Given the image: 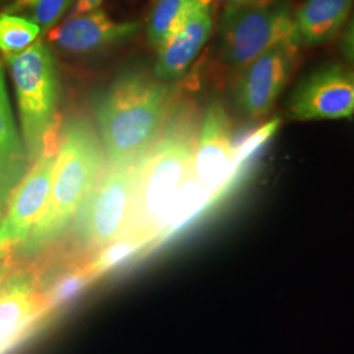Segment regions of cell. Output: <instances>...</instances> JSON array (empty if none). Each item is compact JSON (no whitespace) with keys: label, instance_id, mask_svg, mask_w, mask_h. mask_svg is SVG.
<instances>
[{"label":"cell","instance_id":"cell-1","mask_svg":"<svg viewBox=\"0 0 354 354\" xmlns=\"http://www.w3.org/2000/svg\"><path fill=\"white\" fill-rule=\"evenodd\" d=\"M176 97L174 82L145 70H127L114 79L95 106L106 163L140 160L163 131Z\"/></svg>","mask_w":354,"mask_h":354},{"label":"cell","instance_id":"cell-6","mask_svg":"<svg viewBox=\"0 0 354 354\" xmlns=\"http://www.w3.org/2000/svg\"><path fill=\"white\" fill-rule=\"evenodd\" d=\"M298 37L294 15L283 0L257 6H227L219 21V53L223 62L241 70L279 42Z\"/></svg>","mask_w":354,"mask_h":354},{"label":"cell","instance_id":"cell-5","mask_svg":"<svg viewBox=\"0 0 354 354\" xmlns=\"http://www.w3.org/2000/svg\"><path fill=\"white\" fill-rule=\"evenodd\" d=\"M12 75L21 137L32 165L44 150V140L57 121L58 77L50 50L38 38L26 50L6 58Z\"/></svg>","mask_w":354,"mask_h":354},{"label":"cell","instance_id":"cell-2","mask_svg":"<svg viewBox=\"0 0 354 354\" xmlns=\"http://www.w3.org/2000/svg\"><path fill=\"white\" fill-rule=\"evenodd\" d=\"M197 138L194 111L177 104L162 134L142 159L131 214L122 238L156 241L159 223L180 192L194 178Z\"/></svg>","mask_w":354,"mask_h":354},{"label":"cell","instance_id":"cell-23","mask_svg":"<svg viewBox=\"0 0 354 354\" xmlns=\"http://www.w3.org/2000/svg\"><path fill=\"white\" fill-rule=\"evenodd\" d=\"M4 3H11V1H13V0H3Z\"/></svg>","mask_w":354,"mask_h":354},{"label":"cell","instance_id":"cell-16","mask_svg":"<svg viewBox=\"0 0 354 354\" xmlns=\"http://www.w3.org/2000/svg\"><path fill=\"white\" fill-rule=\"evenodd\" d=\"M212 0H155L147 21V39L160 50L200 4Z\"/></svg>","mask_w":354,"mask_h":354},{"label":"cell","instance_id":"cell-18","mask_svg":"<svg viewBox=\"0 0 354 354\" xmlns=\"http://www.w3.org/2000/svg\"><path fill=\"white\" fill-rule=\"evenodd\" d=\"M42 33L41 28L21 16L0 13V51L10 58L26 50Z\"/></svg>","mask_w":354,"mask_h":354},{"label":"cell","instance_id":"cell-20","mask_svg":"<svg viewBox=\"0 0 354 354\" xmlns=\"http://www.w3.org/2000/svg\"><path fill=\"white\" fill-rule=\"evenodd\" d=\"M104 0H76L74 15L91 12L100 8Z\"/></svg>","mask_w":354,"mask_h":354},{"label":"cell","instance_id":"cell-25","mask_svg":"<svg viewBox=\"0 0 354 354\" xmlns=\"http://www.w3.org/2000/svg\"><path fill=\"white\" fill-rule=\"evenodd\" d=\"M0 71H1V67H0Z\"/></svg>","mask_w":354,"mask_h":354},{"label":"cell","instance_id":"cell-17","mask_svg":"<svg viewBox=\"0 0 354 354\" xmlns=\"http://www.w3.org/2000/svg\"><path fill=\"white\" fill-rule=\"evenodd\" d=\"M73 3L74 0H13L4 12L21 16L46 33L57 26Z\"/></svg>","mask_w":354,"mask_h":354},{"label":"cell","instance_id":"cell-21","mask_svg":"<svg viewBox=\"0 0 354 354\" xmlns=\"http://www.w3.org/2000/svg\"><path fill=\"white\" fill-rule=\"evenodd\" d=\"M227 3V6H257V4H266L272 0H223Z\"/></svg>","mask_w":354,"mask_h":354},{"label":"cell","instance_id":"cell-19","mask_svg":"<svg viewBox=\"0 0 354 354\" xmlns=\"http://www.w3.org/2000/svg\"><path fill=\"white\" fill-rule=\"evenodd\" d=\"M342 54L354 64V17L346 26L342 42Z\"/></svg>","mask_w":354,"mask_h":354},{"label":"cell","instance_id":"cell-22","mask_svg":"<svg viewBox=\"0 0 354 354\" xmlns=\"http://www.w3.org/2000/svg\"><path fill=\"white\" fill-rule=\"evenodd\" d=\"M6 279H7V276H6V270L0 269V288H1V285L4 283Z\"/></svg>","mask_w":354,"mask_h":354},{"label":"cell","instance_id":"cell-8","mask_svg":"<svg viewBox=\"0 0 354 354\" xmlns=\"http://www.w3.org/2000/svg\"><path fill=\"white\" fill-rule=\"evenodd\" d=\"M299 45L298 37L285 39L241 68L236 102L248 118L260 120L273 109L295 67Z\"/></svg>","mask_w":354,"mask_h":354},{"label":"cell","instance_id":"cell-24","mask_svg":"<svg viewBox=\"0 0 354 354\" xmlns=\"http://www.w3.org/2000/svg\"><path fill=\"white\" fill-rule=\"evenodd\" d=\"M0 222H1V213H0ZM1 254V253H0Z\"/></svg>","mask_w":354,"mask_h":354},{"label":"cell","instance_id":"cell-4","mask_svg":"<svg viewBox=\"0 0 354 354\" xmlns=\"http://www.w3.org/2000/svg\"><path fill=\"white\" fill-rule=\"evenodd\" d=\"M142 159L131 163H106L71 223L79 252L97 253L124 236Z\"/></svg>","mask_w":354,"mask_h":354},{"label":"cell","instance_id":"cell-10","mask_svg":"<svg viewBox=\"0 0 354 354\" xmlns=\"http://www.w3.org/2000/svg\"><path fill=\"white\" fill-rule=\"evenodd\" d=\"M231 121L221 102H212L198 130L194 155V180L212 190L226 181L236 162Z\"/></svg>","mask_w":354,"mask_h":354},{"label":"cell","instance_id":"cell-9","mask_svg":"<svg viewBox=\"0 0 354 354\" xmlns=\"http://www.w3.org/2000/svg\"><path fill=\"white\" fill-rule=\"evenodd\" d=\"M354 114V74L342 64L313 73L294 92L289 115L295 121L349 118Z\"/></svg>","mask_w":354,"mask_h":354},{"label":"cell","instance_id":"cell-15","mask_svg":"<svg viewBox=\"0 0 354 354\" xmlns=\"http://www.w3.org/2000/svg\"><path fill=\"white\" fill-rule=\"evenodd\" d=\"M354 0H304L294 15V26L301 42L319 46L337 37L346 24Z\"/></svg>","mask_w":354,"mask_h":354},{"label":"cell","instance_id":"cell-11","mask_svg":"<svg viewBox=\"0 0 354 354\" xmlns=\"http://www.w3.org/2000/svg\"><path fill=\"white\" fill-rule=\"evenodd\" d=\"M140 30L138 21H115L102 8L73 15L49 30V39L61 50L88 54L127 41Z\"/></svg>","mask_w":354,"mask_h":354},{"label":"cell","instance_id":"cell-13","mask_svg":"<svg viewBox=\"0 0 354 354\" xmlns=\"http://www.w3.org/2000/svg\"><path fill=\"white\" fill-rule=\"evenodd\" d=\"M28 273L13 276L0 288V352L49 310L48 295Z\"/></svg>","mask_w":354,"mask_h":354},{"label":"cell","instance_id":"cell-3","mask_svg":"<svg viewBox=\"0 0 354 354\" xmlns=\"http://www.w3.org/2000/svg\"><path fill=\"white\" fill-rule=\"evenodd\" d=\"M105 165L106 156L93 124L84 115L68 117L61 127L50 198L20 245L21 252L36 256L64 235Z\"/></svg>","mask_w":354,"mask_h":354},{"label":"cell","instance_id":"cell-14","mask_svg":"<svg viewBox=\"0 0 354 354\" xmlns=\"http://www.w3.org/2000/svg\"><path fill=\"white\" fill-rule=\"evenodd\" d=\"M32 162L15 124L3 70L0 71V213L7 207L13 190L24 178Z\"/></svg>","mask_w":354,"mask_h":354},{"label":"cell","instance_id":"cell-7","mask_svg":"<svg viewBox=\"0 0 354 354\" xmlns=\"http://www.w3.org/2000/svg\"><path fill=\"white\" fill-rule=\"evenodd\" d=\"M61 124L49 129L44 140V150L28 174L13 190L0 222V253L10 251L26 241L50 198L53 178L59 150Z\"/></svg>","mask_w":354,"mask_h":354},{"label":"cell","instance_id":"cell-12","mask_svg":"<svg viewBox=\"0 0 354 354\" xmlns=\"http://www.w3.org/2000/svg\"><path fill=\"white\" fill-rule=\"evenodd\" d=\"M213 24L212 1H205L159 50L153 75L163 82H175L184 75L210 37Z\"/></svg>","mask_w":354,"mask_h":354}]
</instances>
